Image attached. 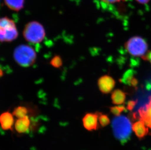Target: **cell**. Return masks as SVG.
Listing matches in <instances>:
<instances>
[{
    "mask_svg": "<svg viewBox=\"0 0 151 150\" xmlns=\"http://www.w3.org/2000/svg\"><path fill=\"white\" fill-rule=\"evenodd\" d=\"M111 124L114 136L122 144L127 142L133 130L130 119L126 116L120 115L113 119Z\"/></svg>",
    "mask_w": 151,
    "mask_h": 150,
    "instance_id": "1",
    "label": "cell"
},
{
    "mask_svg": "<svg viewBox=\"0 0 151 150\" xmlns=\"http://www.w3.org/2000/svg\"><path fill=\"white\" fill-rule=\"evenodd\" d=\"M13 58L21 66L29 67L35 62L37 55L34 49L29 45L21 44L15 49Z\"/></svg>",
    "mask_w": 151,
    "mask_h": 150,
    "instance_id": "2",
    "label": "cell"
},
{
    "mask_svg": "<svg viewBox=\"0 0 151 150\" xmlns=\"http://www.w3.org/2000/svg\"><path fill=\"white\" fill-rule=\"evenodd\" d=\"M24 39L32 44L41 43L46 36V31L43 25L37 21H32L24 26L23 32Z\"/></svg>",
    "mask_w": 151,
    "mask_h": 150,
    "instance_id": "3",
    "label": "cell"
},
{
    "mask_svg": "<svg viewBox=\"0 0 151 150\" xmlns=\"http://www.w3.org/2000/svg\"><path fill=\"white\" fill-rule=\"evenodd\" d=\"M18 31L13 20L7 17L0 18V42H11L18 37Z\"/></svg>",
    "mask_w": 151,
    "mask_h": 150,
    "instance_id": "4",
    "label": "cell"
},
{
    "mask_svg": "<svg viewBox=\"0 0 151 150\" xmlns=\"http://www.w3.org/2000/svg\"><path fill=\"white\" fill-rule=\"evenodd\" d=\"M124 46L129 53L135 57H143L146 54L148 50L147 42L144 39L139 36L132 37Z\"/></svg>",
    "mask_w": 151,
    "mask_h": 150,
    "instance_id": "5",
    "label": "cell"
},
{
    "mask_svg": "<svg viewBox=\"0 0 151 150\" xmlns=\"http://www.w3.org/2000/svg\"><path fill=\"white\" fill-rule=\"evenodd\" d=\"M99 112L96 113H87L84 116L82 119L83 126L86 130L89 131L96 130L99 128L98 119Z\"/></svg>",
    "mask_w": 151,
    "mask_h": 150,
    "instance_id": "6",
    "label": "cell"
},
{
    "mask_svg": "<svg viewBox=\"0 0 151 150\" xmlns=\"http://www.w3.org/2000/svg\"><path fill=\"white\" fill-rule=\"evenodd\" d=\"M116 82L112 77L105 75L101 76L98 81L99 89L102 93L108 94L113 90Z\"/></svg>",
    "mask_w": 151,
    "mask_h": 150,
    "instance_id": "7",
    "label": "cell"
},
{
    "mask_svg": "<svg viewBox=\"0 0 151 150\" xmlns=\"http://www.w3.org/2000/svg\"><path fill=\"white\" fill-rule=\"evenodd\" d=\"M13 114L9 111L4 112L0 115V125L4 130L12 131L14 123Z\"/></svg>",
    "mask_w": 151,
    "mask_h": 150,
    "instance_id": "8",
    "label": "cell"
},
{
    "mask_svg": "<svg viewBox=\"0 0 151 150\" xmlns=\"http://www.w3.org/2000/svg\"><path fill=\"white\" fill-rule=\"evenodd\" d=\"M14 126L15 130L18 133H27L29 132V129L31 126L30 119L28 116L18 119L15 123Z\"/></svg>",
    "mask_w": 151,
    "mask_h": 150,
    "instance_id": "9",
    "label": "cell"
},
{
    "mask_svg": "<svg viewBox=\"0 0 151 150\" xmlns=\"http://www.w3.org/2000/svg\"><path fill=\"white\" fill-rule=\"evenodd\" d=\"M140 119L145 123L146 126L151 128V96L148 104L138 110Z\"/></svg>",
    "mask_w": 151,
    "mask_h": 150,
    "instance_id": "10",
    "label": "cell"
},
{
    "mask_svg": "<svg viewBox=\"0 0 151 150\" xmlns=\"http://www.w3.org/2000/svg\"><path fill=\"white\" fill-rule=\"evenodd\" d=\"M136 72L133 69H129L126 71L120 79V81L130 86L136 87L138 84V80L135 77Z\"/></svg>",
    "mask_w": 151,
    "mask_h": 150,
    "instance_id": "11",
    "label": "cell"
},
{
    "mask_svg": "<svg viewBox=\"0 0 151 150\" xmlns=\"http://www.w3.org/2000/svg\"><path fill=\"white\" fill-rule=\"evenodd\" d=\"M142 120L135 122L132 124V130L138 139H142L148 134V128Z\"/></svg>",
    "mask_w": 151,
    "mask_h": 150,
    "instance_id": "12",
    "label": "cell"
},
{
    "mask_svg": "<svg viewBox=\"0 0 151 150\" xmlns=\"http://www.w3.org/2000/svg\"><path fill=\"white\" fill-rule=\"evenodd\" d=\"M4 4L10 10L18 12L24 7V0H4Z\"/></svg>",
    "mask_w": 151,
    "mask_h": 150,
    "instance_id": "13",
    "label": "cell"
},
{
    "mask_svg": "<svg viewBox=\"0 0 151 150\" xmlns=\"http://www.w3.org/2000/svg\"><path fill=\"white\" fill-rule=\"evenodd\" d=\"M126 97V94L121 90H115L111 93L112 102L116 105H120L123 104L125 101Z\"/></svg>",
    "mask_w": 151,
    "mask_h": 150,
    "instance_id": "14",
    "label": "cell"
},
{
    "mask_svg": "<svg viewBox=\"0 0 151 150\" xmlns=\"http://www.w3.org/2000/svg\"><path fill=\"white\" fill-rule=\"evenodd\" d=\"M29 113V110L27 107L24 106H19L15 108L12 114L14 116L18 119H20L24 116H27Z\"/></svg>",
    "mask_w": 151,
    "mask_h": 150,
    "instance_id": "15",
    "label": "cell"
},
{
    "mask_svg": "<svg viewBox=\"0 0 151 150\" xmlns=\"http://www.w3.org/2000/svg\"><path fill=\"white\" fill-rule=\"evenodd\" d=\"M50 64L53 67L59 68L62 66L63 61L60 56H55L50 61Z\"/></svg>",
    "mask_w": 151,
    "mask_h": 150,
    "instance_id": "16",
    "label": "cell"
},
{
    "mask_svg": "<svg viewBox=\"0 0 151 150\" xmlns=\"http://www.w3.org/2000/svg\"><path fill=\"white\" fill-rule=\"evenodd\" d=\"M110 111L116 116H119L122 112L126 110V108L123 105L113 106L110 108Z\"/></svg>",
    "mask_w": 151,
    "mask_h": 150,
    "instance_id": "17",
    "label": "cell"
},
{
    "mask_svg": "<svg viewBox=\"0 0 151 150\" xmlns=\"http://www.w3.org/2000/svg\"><path fill=\"white\" fill-rule=\"evenodd\" d=\"M99 122L102 127H105L108 125L110 123V120L107 115L99 113Z\"/></svg>",
    "mask_w": 151,
    "mask_h": 150,
    "instance_id": "18",
    "label": "cell"
},
{
    "mask_svg": "<svg viewBox=\"0 0 151 150\" xmlns=\"http://www.w3.org/2000/svg\"><path fill=\"white\" fill-rule=\"evenodd\" d=\"M137 104V101H130L127 103V109L129 111H132L135 105Z\"/></svg>",
    "mask_w": 151,
    "mask_h": 150,
    "instance_id": "19",
    "label": "cell"
},
{
    "mask_svg": "<svg viewBox=\"0 0 151 150\" xmlns=\"http://www.w3.org/2000/svg\"><path fill=\"white\" fill-rule=\"evenodd\" d=\"M142 58L144 60L149 61L151 64V51L149 52L145 55L142 57Z\"/></svg>",
    "mask_w": 151,
    "mask_h": 150,
    "instance_id": "20",
    "label": "cell"
},
{
    "mask_svg": "<svg viewBox=\"0 0 151 150\" xmlns=\"http://www.w3.org/2000/svg\"><path fill=\"white\" fill-rule=\"evenodd\" d=\"M102 1H104V3L108 4H115V3H119L120 1H124L125 0H101Z\"/></svg>",
    "mask_w": 151,
    "mask_h": 150,
    "instance_id": "21",
    "label": "cell"
},
{
    "mask_svg": "<svg viewBox=\"0 0 151 150\" xmlns=\"http://www.w3.org/2000/svg\"><path fill=\"white\" fill-rule=\"evenodd\" d=\"M135 1L141 4H147L150 0H135Z\"/></svg>",
    "mask_w": 151,
    "mask_h": 150,
    "instance_id": "22",
    "label": "cell"
},
{
    "mask_svg": "<svg viewBox=\"0 0 151 150\" xmlns=\"http://www.w3.org/2000/svg\"><path fill=\"white\" fill-rule=\"evenodd\" d=\"M4 75V72L3 70L0 68V78H1V76H3Z\"/></svg>",
    "mask_w": 151,
    "mask_h": 150,
    "instance_id": "23",
    "label": "cell"
}]
</instances>
